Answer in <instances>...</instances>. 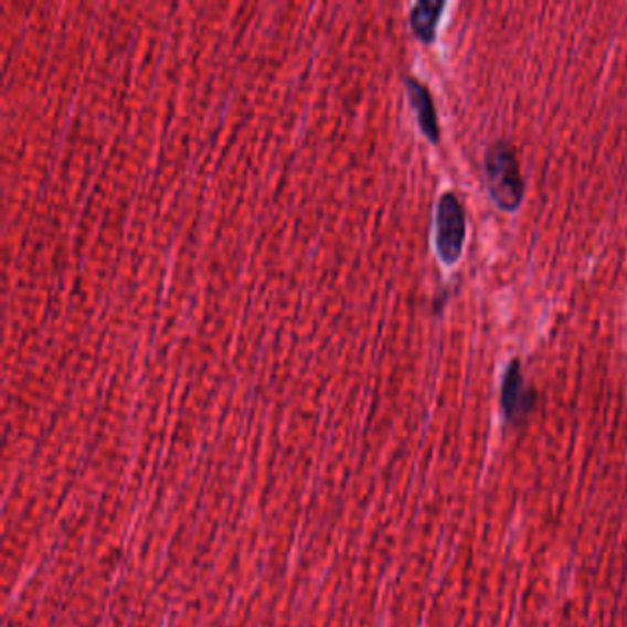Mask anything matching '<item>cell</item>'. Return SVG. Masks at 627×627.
Returning a JSON list of instances; mask_svg holds the SVG:
<instances>
[{"label": "cell", "mask_w": 627, "mask_h": 627, "mask_svg": "<svg viewBox=\"0 0 627 627\" xmlns=\"http://www.w3.org/2000/svg\"><path fill=\"white\" fill-rule=\"evenodd\" d=\"M486 179L497 206L513 212L523 203L524 179L516 149L507 140L491 144L486 153Z\"/></svg>", "instance_id": "cell-1"}, {"label": "cell", "mask_w": 627, "mask_h": 627, "mask_svg": "<svg viewBox=\"0 0 627 627\" xmlns=\"http://www.w3.org/2000/svg\"><path fill=\"white\" fill-rule=\"evenodd\" d=\"M436 251L446 265L457 264L466 242V214L453 192L442 195L436 206Z\"/></svg>", "instance_id": "cell-2"}, {"label": "cell", "mask_w": 627, "mask_h": 627, "mask_svg": "<svg viewBox=\"0 0 627 627\" xmlns=\"http://www.w3.org/2000/svg\"><path fill=\"white\" fill-rule=\"evenodd\" d=\"M532 405H534V392L529 391L524 385L521 364H519L518 359H513L507 369L504 381H502V407H504L507 418L518 422L519 418H523L524 414L529 413Z\"/></svg>", "instance_id": "cell-3"}, {"label": "cell", "mask_w": 627, "mask_h": 627, "mask_svg": "<svg viewBox=\"0 0 627 627\" xmlns=\"http://www.w3.org/2000/svg\"><path fill=\"white\" fill-rule=\"evenodd\" d=\"M405 83H407L408 99H411V105H413L416 118H418L419 129L425 137L429 138L431 142H438L440 140V126H438L435 102H433L429 88L425 87L424 83L416 77H407Z\"/></svg>", "instance_id": "cell-4"}, {"label": "cell", "mask_w": 627, "mask_h": 627, "mask_svg": "<svg viewBox=\"0 0 627 627\" xmlns=\"http://www.w3.org/2000/svg\"><path fill=\"white\" fill-rule=\"evenodd\" d=\"M446 2L442 0H422L411 11V26L424 43H431L436 35V26L440 21Z\"/></svg>", "instance_id": "cell-5"}]
</instances>
